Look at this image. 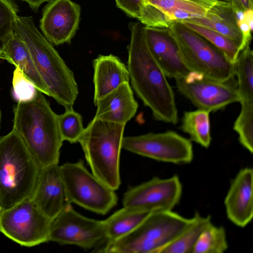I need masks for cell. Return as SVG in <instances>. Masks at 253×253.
I'll use <instances>...</instances> for the list:
<instances>
[{
    "instance_id": "obj_4",
    "label": "cell",
    "mask_w": 253,
    "mask_h": 253,
    "mask_svg": "<svg viewBox=\"0 0 253 253\" xmlns=\"http://www.w3.org/2000/svg\"><path fill=\"white\" fill-rule=\"evenodd\" d=\"M40 169L13 128L0 137V209L31 197Z\"/></svg>"
},
{
    "instance_id": "obj_21",
    "label": "cell",
    "mask_w": 253,
    "mask_h": 253,
    "mask_svg": "<svg viewBox=\"0 0 253 253\" xmlns=\"http://www.w3.org/2000/svg\"><path fill=\"white\" fill-rule=\"evenodd\" d=\"M3 59L18 67L37 88L49 96L47 88L35 66L24 42L13 32L2 43Z\"/></svg>"
},
{
    "instance_id": "obj_3",
    "label": "cell",
    "mask_w": 253,
    "mask_h": 253,
    "mask_svg": "<svg viewBox=\"0 0 253 253\" xmlns=\"http://www.w3.org/2000/svg\"><path fill=\"white\" fill-rule=\"evenodd\" d=\"M14 32L25 43L49 92L65 110L73 108L78 87L72 71L35 26L32 17L17 16Z\"/></svg>"
},
{
    "instance_id": "obj_10",
    "label": "cell",
    "mask_w": 253,
    "mask_h": 253,
    "mask_svg": "<svg viewBox=\"0 0 253 253\" xmlns=\"http://www.w3.org/2000/svg\"><path fill=\"white\" fill-rule=\"evenodd\" d=\"M234 77L220 81L190 71L184 76L175 80L179 92L195 107L211 112L240 102L237 82Z\"/></svg>"
},
{
    "instance_id": "obj_13",
    "label": "cell",
    "mask_w": 253,
    "mask_h": 253,
    "mask_svg": "<svg viewBox=\"0 0 253 253\" xmlns=\"http://www.w3.org/2000/svg\"><path fill=\"white\" fill-rule=\"evenodd\" d=\"M182 186L179 177L174 175L162 178L154 177L129 188L124 194V207L151 212L172 211L180 202Z\"/></svg>"
},
{
    "instance_id": "obj_7",
    "label": "cell",
    "mask_w": 253,
    "mask_h": 253,
    "mask_svg": "<svg viewBox=\"0 0 253 253\" xmlns=\"http://www.w3.org/2000/svg\"><path fill=\"white\" fill-rule=\"evenodd\" d=\"M167 30L177 46L181 60L189 71L220 81L235 76L234 64L218 49L183 23L172 22Z\"/></svg>"
},
{
    "instance_id": "obj_8",
    "label": "cell",
    "mask_w": 253,
    "mask_h": 253,
    "mask_svg": "<svg viewBox=\"0 0 253 253\" xmlns=\"http://www.w3.org/2000/svg\"><path fill=\"white\" fill-rule=\"evenodd\" d=\"M60 168L71 203L102 215L117 204L115 190L89 172L83 161L66 163Z\"/></svg>"
},
{
    "instance_id": "obj_25",
    "label": "cell",
    "mask_w": 253,
    "mask_h": 253,
    "mask_svg": "<svg viewBox=\"0 0 253 253\" xmlns=\"http://www.w3.org/2000/svg\"><path fill=\"white\" fill-rule=\"evenodd\" d=\"M240 103H253V52L248 45L240 53L234 64Z\"/></svg>"
},
{
    "instance_id": "obj_17",
    "label": "cell",
    "mask_w": 253,
    "mask_h": 253,
    "mask_svg": "<svg viewBox=\"0 0 253 253\" xmlns=\"http://www.w3.org/2000/svg\"><path fill=\"white\" fill-rule=\"evenodd\" d=\"M144 27L150 50L166 76L175 79L186 75L190 71L181 60L167 28Z\"/></svg>"
},
{
    "instance_id": "obj_22",
    "label": "cell",
    "mask_w": 253,
    "mask_h": 253,
    "mask_svg": "<svg viewBox=\"0 0 253 253\" xmlns=\"http://www.w3.org/2000/svg\"><path fill=\"white\" fill-rule=\"evenodd\" d=\"M149 213L133 208L123 207L103 220L106 237L105 243L119 240L130 233Z\"/></svg>"
},
{
    "instance_id": "obj_34",
    "label": "cell",
    "mask_w": 253,
    "mask_h": 253,
    "mask_svg": "<svg viewBox=\"0 0 253 253\" xmlns=\"http://www.w3.org/2000/svg\"><path fill=\"white\" fill-rule=\"evenodd\" d=\"M233 9L243 11L248 9H253V0H230Z\"/></svg>"
},
{
    "instance_id": "obj_2",
    "label": "cell",
    "mask_w": 253,
    "mask_h": 253,
    "mask_svg": "<svg viewBox=\"0 0 253 253\" xmlns=\"http://www.w3.org/2000/svg\"><path fill=\"white\" fill-rule=\"evenodd\" d=\"M13 129L18 133L41 168L58 164L63 140L57 114L38 90L29 101L19 102L13 109Z\"/></svg>"
},
{
    "instance_id": "obj_15",
    "label": "cell",
    "mask_w": 253,
    "mask_h": 253,
    "mask_svg": "<svg viewBox=\"0 0 253 253\" xmlns=\"http://www.w3.org/2000/svg\"><path fill=\"white\" fill-rule=\"evenodd\" d=\"M30 197L40 211L51 220L71 204L60 166L54 164L41 168Z\"/></svg>"
},
{
    "instance_id": "obj_28",
    "label": "cell",
    "mask_w": 253,
    "mask_h": 253,
    "mask_svg": "<svg viewBox=\"0 0 253 253\" xmlns=\"http://www.w3.org/2000/svg\"><path fill=\"white\" fill-rule=\"evenodd\" d=\"M240 112L233 126L241 145L251 153L253 152V103H240Z\"/></svg>"
},
{
    "instance_id": "obj_39",
    "label": "cell",
    "mask_w": 253,
    "mask_h": 253,
    "mask_svg": "<svg viewBox=\"0 0 253 253\" xmlns=\"http://www.w3.org/2000/svg\"><path fill=\"white\" fill-rule=\"evenodd\" d=\"M1 113L0 110V127Z\"/></svg>"
},
{
    "instance_id": "obj_6",
    "label": "cell",
    "mask_w": 253,
    "mask_h": 253,
    "mask_svg": "<svg viewBox=\"0 0 253 253\" xmlns=\"http://www.w3.org/2000/svg\"><path fill=\"white\" fill-rule=\"evenodd\" d=\"M192 221L172 211L150 212L132 231L106 243L94 252L103 253H160Z\"/></svg>"
},
{
    "instance_id": "obj_1",
    "label": "cell",
    "mask_w": 253,
    "mask_h": 253,
    "mask_svg": "<svg viewBox=\"0 0 253 253\" xmlns=\"http://www.w3.org/2000/svg\"><path fill=\"white\" fill-rule=\"evenodd\" d=\"M128 27L131 38L127 68L132 87L155 120L176 124L178 111L174 94L150 50L145 27L140 22H130Z\"/></svg>"
},
{
    "instance_id": "obj_38",
    "label": "cell",
    "mask_w": 253,
    "mask_h": 253,
    "mask_svg": "<svg viewBox=\"0 0 253 253\" xmlns=\"http://www.w3.org/2000/svg\"><path fill=\"white\" fill-rule=\"evenodd\" d=\"M3 59V52L1 45L0 44V59Z\"/></svg>"
},
{
    "instance_id": "obj_33",
    "label": "cell",
    "mask_w": 253,
    "mask_h": 253,
    "mask_svg": "<svg viewBox=\"0 0 253 253\" xmlns=\"http://www.w3.org/2000/svg\"><path fill=\"white\" fill-rule=\"evenodd\" d=\"M117 7L127 16L138 19L143 5V0H115Z\"/></svg>"
},
{
    "instance_id": "obj_11",
    "label": "cell",
    "mask_w": 253,
    "mask_h": 253,
    "mask_svg": "<svg viewBox=\"0 0 253 253\" xmlns=\"http://www.w3.org/2000/svg\"><path fill=\"white\" fill-rule=\"evenodd\" d=\"M122 148L154 160L177 165L190 163L194 157L190 140L172 130L124 136Z\"/></svg>"
},
{
    "instance_id": "obj_29",
    "label": "cell",
    "mask_w": 253,
    "mask_h": 253,
    "mask_svg": "<svg viewBox=\"0 0 253 253\" xmlns=\"http://www.w3.org/2000/svg\"><path fill=\"white\" fill-rule=\"evenodd\" d=\"M57 121L63 140L71 143L78 142L84 129L82 116L73 108L67 109L57 115Z\"/></svg>"
},
{
    "instance_id": "obj_36",
    "label": "cell",
    "mask_w": 253,
    "mask_h": 253,
    "mask_svg": "<svg viewBox=\"0 0 253 253\" xmlns=\"http://www.w3.org/2000/svg\"><path fill=\"white\" fill-rule=\"evenodd\" d=\"M24 1L28 3L31 8L35 12H37L38 9L42 4L49 0H19Z\"/></svg>"
},
{
    "instance_id": "obj_24",
    "label": "cell",
    "mask_w": 253,
    "mask_h": 253,
    "mask_svg": "<svg viewBox=\"0 0 253 253\" xmlns=\"http://www.w3.org/2000/svg\"><path fill=\"white\" fill-rule=\"evenodd\" d=\"M211 222L210 215L202 216L196 212L190 224L160 253H192L201 234Z\"/></svg>"
},
{
    "instance_id": "obj_12",
    "label": "cell",
    "mask_w": 253,
    "mask_h": 253,
    "mask_svg": "<svg viewBox=\"0 0 253 253\" xmlns=\"http://www.w3.org/2000/svg\"><path fill=\"white\" fill-rule=\"evenodd\" d=\"M49 241L95 251L106 242L103 220L86 217L70 204L52 220Z\"/></svg>"
},
{
    "instance_id": "obj_9",
    "label": "cell",
    "mask_w": 253,
    "mask_h": 253,
    "mask_svg": "<svg viewBox=\"0 0 253 253\" xmlns=\"http://www.w3.org/2000/svg\"><path fill=\"white\" fill-rule=\"evenodd\" d=\"M51 221L30 197L0 209V232L22 246L31 247L48 242Z\"/></svg>"
},
{
    "instance_id": "obj_14",
    "label": "cell",
    "mask_w": 253,
    "mask_h": 253,
    "mask_svg": "<svg viewBox=\"0 0 253 253\" xmlns=\"http://www.w3.org/2000/svg\"><path fill=\"white\" fill-rule=\"evenodd\" d=\"M80 15V5L71 0H49L42 10L40 28L52 44L70 43L78 29Z\"/></svg>"
},
{
    "instance_id": "obj_16",
    "label": "cell",
    "mask_w": 253,
    "mask_h": 253,
    "mask_svg": "<svg viewBox=\"0 0 253 253\" xmlns=\"http://www.w3.org/2000/svg\"><path fill=\"white\" fill-rule=\"evenodd\" d=\"M253 170L241 169L231 181L224 204L228 218L235 225L245 227L253 217Z\"/></svg>"
},
{
    "instance_id": "obj_32",
    "label": "cell",
    "mask_w": 253,
    "mask_h": 253,
    "mask_svg": "<svg viewBox=\"0 0 253 253\" xmlns=\"http://www.w3.org/2000/svg\"><path fill=\"white\" fill-rule=\"evenodd\" d=\"M143 3L152 5L163 12L169 10L178 9L199 17L205 16L208 10L200 5L182 0H143Z\"/></svg>"
},
{
    "instance_id": "obj_26",
    "label": "cell",
    "mask_w": 253,
    "mask_h": 253,
    "mask_svg": "<svg viewBox=\"0 0 253 253\" xmlns=\"http://www.w3.org/2000/svg\"><path fill=\"white\" fill-rule=\"evenodd\" d=\"M228 248L224 228L211 222L201 234L192 253H223Z\"/></svg>"
},
{
    "instance_id": "obj_35",
    "label": "cell",
    "mask_w": 253,
    "mask_h": 253,
    "mask_svg": "<svg viewBox=\"0 0 253 253\" xmlns=\"http://www.w3.org/2000/svg\"><path fill=\"white\" fill-rule=\"evenodd\" d=\"M188 1L201 6L206 9H210L217 3H220L214 0H182Z\"/></svg>"
},
{
    "instance_id": "obj_27",
    "label": "cell",
    "mask_w": 253,
    "mask_h": 253,
    "mask_svg": "<svg viewBox=\"0 0 253 253\" xmlns=\"http://www.w3.org/2000/svg\"><path fill=\"white\" fill-rule=\"evenodd\" d=\"M180 22L221 51L232 63H235L241 51L233 41L204 26L185 21Z\"/></svg>"
},
{
    "instance_id": "obj_19",
    "label": "cell",
    "mask_w": 253,
    "mask_h": 253,
    "mask_svg": "<svg viewBox=\"0 0 253 253\" xmlns=\"http://www.w3.org/2000/svg\"><path fill=\"white\" fill-rule=\"evenodd\" d=\"M94 104L120 84L129 82L127 66L117 56L99 55L93 62Z\"/></svg>"
},
{
    "instance_id": "obj_23",
    "label": "cell",
    "mask_w": 253,
    "mask_h": 253,
    "mask_svg": "<svg viewBox=\"0 0 253 253\" xmlns=\"http://www.w3.org/2000/svg\"><path fill=\"white\" fill-rule=\"evenodd\" d=\"M210 112L198 109L185 111L181 119L180 128L189 135L190 141L207 148L211 143Z\"/></svg>"
},
{
    "instance_id": "obj_30",
    "label": "cell",
    "mask_w": 253,
    "mask_h": 253,
    "mask_svg": "<svg viewBox=\"0 0 253 253\" xmlns=\"http://www.w3.org/2000/svg\"><path fill=\"white\" fill-rule=\"evenodd\" d=\"M18 6L12 0H0V44L14 32Z\"/></svg>"
},
{
    "instance_id": "obj_5",
    "label": "cell",
    "mask_w": 253,
    "mask_h": 253,
    "mask_svg": "<svg viewBox=\"0 0 253 253\" xmlns=\"http://www.w3.org/2000/svg\"><path fill=\"white\" fill-rule=\"evenodd\" d=\"M125 126L93 118L78 141L91 172L115 191L121 183L120 155Z\"/></svg>"
},
{
    "instance_id": "obj_37",
    "label": "cell",
    "mask_w": 253,
    "mask_h": 253,
    "mask_svg": "<svg viewBox=\"0 0 253 253\" xmlns=\"http://www.w3.org/2000/svg\"><path fill=\"white\" fill-rule=\"evenodd\" d=\"M215 0L216 1H217L220 3H230V4H231L230 0Z\"/></svg>"
},
{
    "instance_id": "obj_20",
    "label": "cell",
    "mask_w": 253,
    "mask_h": 253,
    "mask_svg": "<svg viewBox=\"0 0 253 253\" xmlns=\"http://www.w3.org/2000/svg\"><path fill=\"white\" fill-rule=\"evenodd\" d=\"M182 21L190 22L217 32L233 41L241 51L245 48L243 35L230 3H217L206 14Z\"/></svg>"
},
{
    "instance_id": "obj_18",
    "label": "cell",
    "mask_w": 253,
    "mask_h": 253,
    "mask_svg": "<svg viewBox=\"0 0 253 253\" xmlns=\"http://www.w3.org/2000/svg\"><path fill=\"white\" fill-rule=\"evenodd\" d=\"M94 118L126 124L135 115L138 103L129 82H125L99 99Z\"/></svg>"
},
{
    "instance_id": "obj_31",
    "label": "cell",
    "mask_w": 253,
    "mask_h": 253,
    "mask_svg": "<svg viewBox=\"0 0 253 253\" xmlns=\"http://www.w3.org/2000/svg\"><path fill=\"white\" fill-rule=\"evenodd\" d=\"M12 85L13 95L18 102L33 99L38 91L34 83L17 67L13 72Z\"/></svg>"
}]
</instances>
